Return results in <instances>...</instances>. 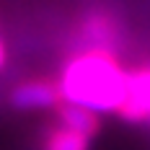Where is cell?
Wrapping results in <instances>:
<instances>
[{
	"instance_id": "cell-5",
	"label": "cell",
	"mask_w": 150,
	"mask_h": 150,
	"mask_svg": "<svg viewBox=\"0 0 150 150\" xmlns=\"http://www.w3.org/2000/svg\"><path fill=\"white\" fill-rule=\"evenodd\" d=\"M54 122L62 124V127H67V129H73V132H78V135L88 137V140H93L101 132L98 114L86 109V106L70 104V101H62V104L54 106Z\"/></svg>"
},
{
	"instance_id": "cell-2",
	"label": "cell",
	"mask_w": 150,
	"mask_h": 150,
	"mask_svg": "<svg viewBox=\"0 0 150 150\" xmlns=\"http://www.w3.org/2000/svg\"><path fill=\"white\" fill-rule=\"evenodd\" d=\"M75 36H78V49H106L117 54V49L124 42V29L111 13L91 11L88 16L80 18Z\"/></svg>"
},
{
	"instance_id": "cell-6",
	"label": "cell",
	"mask_w": 150,
	"mask_h": 150,
	"mask_svg": "<svg viewBox=\"0 0 150 150\" xmlns=\"http://www.w3.org/2000/svg\"><path fill=\"white\" fill-rule=\"evenodd\" d=\"M39 150H91V140L62 124H47L39 137Z\"/></svg>"
},
{
	"instance_id": "cell-1",
	"label": "cell",
	"mask_w": 150,
	"mask_h": 150,
	"mask_svg": "<svg viewBox=\"0 0 150 150\" xmlns=\"http://www.w3.org/2000/svg\"><path fill=\"white\" fill-rule=\"evenodd\" d=\"M62 101L86 106L96 114L117 111L129 88V70L122 67L119 57L106 49H78L60 73Z\"/></svg>"
},
{
	"instance_id": "cell-4",
	"label": "cell",
	"mask_w": 150,
	"mask_h": 150,
	"mask_svg": "<svg viewBox=\"0 0 150 150\" xmlns=\"http://www.w3.org/2000/svg\"><path fill=\"white\" fill-rule=\"evenodd\" d=\"M117 114L129 124L150 122V65L129 70V88Z\"/></svg>"
},
{
	"instance_id": "cell-3",
	"label": "cell",
	"mask_w": 150,
	"mask_h": 150,
	"mask_svg": "<svg viewBox=\"0 0 150 150\" xmlns=\"http://www.w3.org/2000/svg\"><path fill=\"white\" fill-rule=\"evenodd\" d=\"M8 101L18 111H44V109H54L57 104H62V91L57 80L31 78L11 91Z\"/></svg>"
},
{
	"instance_id": "cell-7",
	"label": "cell",
	"mask_w": 150,
	"mask_h": 150,
	"mask_svg": "<svg viewBox=\"0 0 150 150\" xmlns=\"http://www.w3.org/2000/svg\"><path fill=\"white\" fill-rule=\"evenodd\" d=\"M3 65H5V44L0 39V70H3Z\"/></svg>"
}]
</instances>
